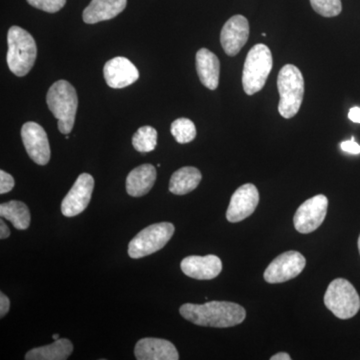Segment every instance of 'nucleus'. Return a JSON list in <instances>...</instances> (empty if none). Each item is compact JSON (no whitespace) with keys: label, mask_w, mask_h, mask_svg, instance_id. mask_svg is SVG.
I'll return each instance as SVG.
<instances>
[{"label":"nucleus","mask_w":360,"mask_h":360,"mask_svg":"<svg viewBox=\"0 0 360 360\" xmlns=\"http://www.w3.org/2000/svg\"><path fill=\"white\" fill-rule=\"evenodd\" d=\"M179 312L184 319L196 326L217 328L238 326L246 317L245 309L241 305L229 302L186 303L180 307Z\"/></svg>","instance_id":"1"},{"label":"nucleus","mask_w":360,"mask_h":360,"mask_svg":"<svg viewBox=\"0 0 360 360\" xmlns=\"http://www.w3.org/2000/svg\"><path fill=\"white\" fill-rule=\"evenodd\" d=\"M7 44L6 61L9 70L16 77H25L37 60V42L30 32L14 25L7 33Z\"/></svg>","instance_id":"2"},{"label":"nucleus","mask_w":360,"mask_h":360,"mask_svg":"<svg viewBox=\"0 0 360 360\" xmlns=\"http://www.w3.org/2000/svg\"><path fill=\"white\" fill-rule=\"evenodd\" d=\"M46 103L52 115L58 120L59 131L70 134L75 127L77 111V90L66 80H58L47 92Z\"/></svg>","instance_id":"3"},{"label":"nucleus","mask_w":360,"mask_h":360,"mask_svg":"<svg viewBox=\"0 0 360 360\" xmlns=\"http://www.w3.org/2000/svg\"><path fill=\"white\" fill-rule=\"evenodd\" d=\"M277 87L281 96L279 115L288 120L293 117L300 110L304 94V79L302 71L293 65H284L277 77Z\"/></svg>","instance_id":"4"},{"label":"nucleus","mask_w":360,"mask_h":360,"mask_svg":"<svg viewBox=\"0 0 360 360\" xmlns=\"http://www.w3.org/2000/svg\"><path fill=\"white\" fill-rule=\"evenodd\" d=\"M272 54L265 44H257L250 49L243 66V85L245 94L253 96L264 89L272 70Z\"/></svg>","instance_id":"5"},{"label":"nucleus","mask_w":360,"mask_h":360,"mask_svg":"<svg viewBox=\"0 0 360 360\" xmlns=\"http://www.w3.org/2000/svg\"><path fill=\"white\" fill-rule=\"evenodd\" d=\"M324 304L336 317L348 319L360 309V297L354 286L345 278H336L324 295Z\"/></svg>","instance_id":"6"},{"label":"nucleus","mask_w":360,"mask_h":360,"mask_svg":"<svg viewBox=\"0 0 360 360\" xmlns=\"http://www.w3.org/2000/svg\"><path fill=\"white\" fill-rule=\"evenodd\" d=\"M174 225L170 222L149 225L130 241L129 257L134 259H139L162 250L174 236Z\"/></svg>","instance_id":"7"},{"label":"nucleus","mask_w":360,"mask_h":360,"mask_svg":"<svg viewBox=\"0 0 360 360\" xmlns=\"http://www.w3.org/2000/svg\"><path fill=\"white\" fill-rule=\"evenodd\" d=\"M307 260L302 253L297 251H286L272 260L264 271V281L266 283H283L300 276L304 269Z\"/></svg>","instance_id":"8"},{"label":"nucleus","mask_w":360,"mask_h":360,"mask_svg":"<svg viewBox=\"0 0 360 360\" xmlns=\"http://www.w3.org/2000/svg\"><path fill=\"white\" fill-rule=\"evenodd\" d=\"M328 200L323 194H319L302 203L296 210L293 224L296 231L307 234L314 232L326 219Z\"/></svg>","instance_id":"9"},{"label":"nucleus","mask_w":360,"mask_h":360,"mask_svg":"<svg viewBox=\"0 0 360 360\" xmlns=\"http://www.w3.org/2000/svg\"><path fill=\"white\" fill-rule=\"evenodd\" d=\"M21 139L28 156L37 165H46L51 160V146L49 137L41 125L30 122L21 129Z\"/></svg>","instance_id":"10"},{"label":"nucleus","mask_w":360,"mask_h":360,"mask_svg":"<svg viewBox=\"0 0 360 360\" xmlns=\"http://www.w3.org/2000/svg\"><path fill=\"white\" fill-rule=\"evenodd\" d=\"M94 179L89 174H82L71 187L61 203V212L66 217H77L84 212L91 200Z\"/></svg>","instance_id":"11"},{"label":"nucleus","mask_w":360,"mask_h":360,"mask_svg":"<svg viewBox=\"0 0 360 360\" xmlns=\"http://www.w3.org/2000/svg\"><path fill=\"white\" fill-rule=\"evenodd\" d=\"M259 202V193L257 186L251 184H243L232 194L227 208L226 219L229 222H240L250 217L257 210Z\"/></svg>","instance_id":"12"},{"label":"nucleus","mask_w":360,"mask_h":360,"mask_svg":"<svg viewBox=\"0 0 360 360\" xmlns=\"http://www.w3.org/2000/svg\"><path fill=\"white\" fill-rule=\"evenodd\" d=\"M250 23L245 16L234 15L225 22L220 33V42L227 56H236L248 42Z\"/></svg>","instance_id":"13"},{"label":"nucleus","mask_w":360,"mask_h":360,"mask_svg":"<svg viewBox=\"0 0 360 360\" xmlns=\"http://www.w3.org/2000/svg\"><path fill=\"white\" fill-rule=\"evenodd\" d=\"M103 75L108 86L120 89L134 84L139 79V71L129 59L118 56L105 63Z\"/></svg>","instance_id":"14"},{"label":"nucleus","mask_w":360,"mask_h":360,"mask_svg":"<svg viewBox=\"0 0 360 360\" xmlns=\"http://www.w3.org/2000/svg\"><path fill=\"white\" fill-rule=\"evenodd\" d=\"M180 267L182 272L191 278L210 281L219 276L222 271V262L217 255H191L182 260Z\"/></svg>","instance_id":"15"},{"label":"nucleus","mask_w":360,"mask_h":360,"mask_svg":"<svg viewBox=\"0 0 360 360\" xmlns=\"http://www.w3.org/2000/svg\"><path fill=\"white\" fill-rule=\"evenodd\" d=\"M134 354L139 360H177L179 352L170 341L160 338H142L134 348Z\"/></svg>","instance_id":"16"},{"label":"nucleus","mask_w":360,"mask_h":360,"mask_svg":"<svg viewBox=\"0 0 360 360\" xmlns=\"http://www.w3.org/2000/svg\"><path fill=\"white\" fill-rule=\"evenodd\" d=\"M127 4V0H91L84 9L82 18L87 25L112 20L124 11Z\"/></svg>","instance_id":"17"},{"label":"nucleus","mask_w":360,"mask_h":360,"mask_svg":"<svg viewBox=\"0 0 360 360\" xmlns=\"http://www.w3.org/2000/svg\"><path fill=\"white\" fill-rule=\"evenodd\" d=\"M196 70L201 84L208 89L215 90L219 84V59L213 52L201 49L196 53Z\"/></svg>","instance_id":"18"},{"label":"nucleus","mask_w":360,"mask_h":360,"mask_svg":"<svg viewBox=\"0 0 360 360\" xmlns=\"http://www.w3.org/2000/svg\"><path fill=\"white\" fill-rule=\"evenodd\" d=\"M156 168L153 165H142L129 172L127 179V191L132 198L148 194L155 186Z\"/></svg>","instance_id":"19"},{"label":"nucleus","mask_w":360,"mask_h":360,"mask_svg":"<svg viewBox=\"0 0 360 360\" xmlns=\"http://www.w3.org/2000/svg\"><path fill=\"white\" fill-rule=\"evenodd\" d=\"M73 352V345L68 338H58L51 345L33 348L25 355L26 360H65Z\"/></svg>","instance_id":"20"},{"label":"nucleus","mask_w":360,"mask_h":360,"mask_svg":"<svg viewBox=\"0 0 360 360\" xmlns=\"http://www.w3.org/2000/svg\"><path fill=\"white\" fill-rule=\"evenodd\" d=\"M202 175L198 168H180L172 174L169 182V191L175 195H184L193 191L200 184Z\"/></svg>","instance_id":"21"},{"label":"nucleus","mask_w":360,"mask_h":360,"mask_svg":"<svg viewBox=\"0 0 360 360\" xmlns=\"http://www.w3.org/2000/svg\"><path fill=\"white\" fill-rule=\"evenodd\" d=\"M0 215L2 219L9 220L18 231H25L30 225V212L25 203L11 200L0 205Z\"/></svg>","instance_id":"22"},{"label":"nucleus","mask_w":360,"mask_h":360,"mask_svg":"<svg viewBox=\"0 0 360 360\" xmlns=\"http://www.w3.org/2000/svg\"><path fill=\"white\" fill-rule=\"evenodd\" d=\"M132 146L135 150L148 153L155 150L158 146V131L153 127H142L132 137Z\"/></svg>","instance_id":"23"},{"label":"nucleus","mask_w":360,"mask_h":360,"mask_svg":"<svg viewBox=\"0 0 360 360\" xmlns=\"http://www.w3.org/2000/svg\"><path fill=\"white\" fill-rule=\"evenodd\" d=\"M172 134L179 143L184 144L191 142L196 137V127L188 118H179L172 124Z\"/></svg>","instance_id":"24"},{"label":"nucleus","mask_w":360,"mask_h":360,"mask_svg":"<svg viewBox=\"0 0 360 360\" xmlns=\"http://www.w3.org/2000/svg\"><path fill=\"white\" fill-rule=\"evenodd\" d=\"M315 13L324 18H335L342 11L341 0H310Z\"/></svg>","instance_id":"25"},{"label":"nucleus","mask_w":360,"mask_h":360,"mask_svg":"<svg viewBox=\"0 0 360 360\" xmlns=\"http://www.w3.org/2000/svg\"><path fill=\"white\" fill-rule=\"evenodd\" d=\"M27 2L30 6L45 13H56L65 7L66 0H27Z\"/></svg>","instance_id":"26"},{"label":"nucleus","mask_w":360,"mask_h":360,"mask_svg":"<svg viewBox=\"0 0 360 360\" xmlns=\"http://www.w3.org/2000/svg\"><path fill=\"white\" fill-rule=\"evenodd\" d=\"M14 179L11 174H7L4 170H0V193L6 194L13 191Z\"/></svg>","instance_id":"27"},{"label":"nucleus","mask_w":360,"mask_h":360,"mask_svg":"<svg viewBox=\"0 0 360 360\" xmlns=\"http://www.w3.org/2000/svg\"><path fill=\"white\" fill-rule=\"evenodd\" d=\"M340 148L345 153H352V155H359L360 153V146L354 141V137H352L350 141L341 142Z\"/></svg>","instance_id":"28"},{"label":"nucleus","mask_w":360,"mask_h":360,"mask_svg":"<svg viewBox=\"0 0 360 360\" xmlns=\"http://www.w3.org/2000/svg\"><path fill=\"white\" fill-rule=\"evenodd\" d=\"M11 309V302L4 292L0 293V317H4Z\"/></svg>","instance_id":"29"},{"label":"nucleus","mask_w":360,"mask_h":360,"mask_svg":"<svg viewBox=\"0 0 360 360\" xmlns=\"http://www.w3.org/2000/svg\"><path fill=\"white\" fill-rule=\"evenodd\" d=\"M348 118L352 122L360 123V108L355 106V108H350L349 113H348Z\"/></svg>","instance_id":"30"},{"label":"nucleus","mask_w":360,"mask_h":360,"mask_svg":"<svg viewBox=\"0 0 360 360\" xmlns=\"http://www.w3.org/2000/svg\"><path fill=\"white\" fill-rule=\"evenodd\" d=\"M11 236V231H9L8 226L4 222V219L0 220V238L6 239Z\"/></svg>","instance_id":"31"},{"label":"nucleus","mask_w":360,"mask_h":360,"mask_svg":"<svg viewBox=\"0 0 360 360\" xmlns=\"http://www.w3.org/2000/svg\"><path fill=\"white\" fill-rule=\"evenodd\" d=\"M271 360H290L291 357L290 354H285V352H279L274 356H271Z\"/></svg>","instance_id":"32"},{"label":"nucleus","mask_w":360,"mask_h":360,"mask_svg":"<svg viewBox=\"0 0 360 360\" xmlns=\"http://www.w3.org/2000/svg\"><path fill=\"white\" fill-rule=\"evenodd\" d=\"M52 338H53L54 340H58L59 335H52Z\"/></svg>","instance_id":"33"},{"label":"nucleus","mask_w":360,"mask_h":360,"mask_svg":"<svg viewBox=\"0 0 360 360\" xmlns=\"http://www.w3.org/2000/svg\"><path fill=\"white\" fill-rule=\"evenodd\" d=\"M359 253H360V236H359Z\"/></svg>","instance_id":"34"}]
</instances>
